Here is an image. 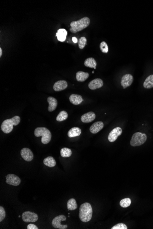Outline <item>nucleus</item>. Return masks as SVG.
Listing matches in <instances>:
<instances>
[{"mask_svg":"<svg viewBox=\"0 0 153 229\" xmlns=\"http://www.w3.org/2000/svg\"><path fill=\"white\" fill-rule=\"evenodd\" d=\"M95 114L93 112H90L82 116L81 120L83 123H90L93 121L95 119Z\"/></svg>","mask_w":153,"mask_h":229,"instance_id":"f8f14e48","label":"nucleus"},{"mask_svg":"<svg viewBox=\"0 0 153 229\" xmlns=\"http://www.w3.org/2000/svg\"><path fill=\"white\" fill-rule=\"evenodd\" d=\"M133 81V76L130 74H127L122 77L121 81V85L123 88L126 89L131 85Z\"/></svg>","mask_w":153,"mask_h":229,"instance_id":"1a4fd4ad","label":"nucleus"},{"mask_svg":"<svg viewBox=\"0 0 153 229\" xmlns=\"http://www.w3.org/2000/svg\"><path fill=\"white\" fill-rule=\"evenodd\" d=\"M100 49L101 51L104 53H107L108 52V45L106 42L103 41L101 43L100 45Z\"/></svg>","mask_w":153,"mask_h":229,"instance_id":"c85d7f7f","label":"nucleus"},{"mask_svg":"<svg viewBox=\"0 0 153 229\" xmlns=\"http://www.w3.org/2000/svg\"><path fill=\"white\" fill-rule=\"evenodd\" d=\"M43 163L45 166H47L50 167H54L56 165V162H55L54 158L52 157H48L45 158V159L44 160Z\"/></svg>","mask_w":153,"mask_h":229,"instance_id":"412c9836","label":"nucleus"},{"mask_svg":"<svg viewBox=\"0 0 153 229\" xmlns=\"http://www.w3.org/2000/svg\"><path fill=\"white\" fill-rule=\"evenodd\" d=\"M73 39V42H74V43H76L78 42V39H77V38H76L73 37V39Z\"/></svg>","mask_w":153,"mask_h":229,"instance_id":"473e14b6","label":"nucleus"},{"mask_svg":"<svg viewBox=\"0 0 153 229\" xmlns=\"http://www.w3.org/2000/svg\"><path fill=\"white\" fill-rule=\"evenodd\" d=\"M21 119L18 116H15L11 119L5 120L1 127V130L5 134H9L13 130V126L18 125Z\"/></svg>","mask_w":153,"mask_h":229,"instance_id":"7ed1b4c3","label":"nucleus"},{"mask_svg":"<svg viewBox=\"0 0 153 229\" xmlns=\"http://www.w3.org/2000/svg\"><path fill=\"white\" fill-rule=\"evenodd\" d=\"M2 54V50L1 48H0V57H1Z\"/></svg>","mask_w":153,"mask_h":229,"instance_id":"72a5a7b5","label":"nucleus"},{"mask_svg":"<svg viewBox=\"0 0 153 229\" xmlns=\"http://www.w3.org/2000/svg\"><path fill=\"white\" fill-rule=\"evenodd\" d=\"M69 100L71 103L75 105H78L81 104L83 101L81 96L77 94H72L70 96Z\"/></svg>","mask_w":153,"mask_h":229,"instance_id":"f3484780","label":"nucleus"},{"mask_svg":"<svg viewBox=\"0 0 153 229\" xmlns=\"http://www.w3.org/2000/svg\"><path fill=\"white\" fill-rule=\"evenodd\" d=\"M68 118V114L65 111H62L57 116L56 120L58 121L62 122Z\"/></svg>","mask_w":153,"mask_h":229,"instance_id":"393cba45","label":"nucleus"},{"mask_svg":"<svg viewBox=\"0 0 153 229\" xmlns=\"http://www.w3.org/2000/svg\"><path fill=\"white\" fill-rule=\"evenodd\" d=\"M147 140V136L144 133L137 132L134 133L130 141V145L132 146H141L145 143Z\"/></svg>","mask_w":153,"mask_h":229,"instance_id":"39448f33","label":"nucleus"},{"mask_svg":"<svg viewBox=\"0 0 153 229\" xmlns=\"http://www.w3.org/2000/svg\"><path fill=\"white\" fill-rule=\"evenodd\" d=\"M6 217V212L4 208L2 206L0 207V222H1Z\"/></svg>","mask_w":153,"mask_h":229,"instance_id":"7c9ffc66","label":"nucleus"},{"mask_svg":"<svg viewBox=\"0 0 153 229\" xmlns=\"http://www.w3.org/2000/svg\"><path fill=\"white\" fill-rule=\"evenodd\" d=\"M81 134V130L79 127H73L68 132V135L70 138L79 136Z\"/></svg>","mask_w":153,"mask_h":229,"instance_id":"6ab92c4d","label":"nucleus"},{"mask_svg":"<svg viewBox=\"0 0 153 229\" xmlns=\"http://www.w3.org/2000/svg\"><path fill=\"white\" fill-rule=\"evenodd\" d=\"M111 229H127L128 227L123 223H119L111 228Z\"/></svg>","mask_w":153,"mask_h":229,"instance_id":"c756f323","label":"nucleus"},{"mask_svg":"<svg viewBox=\"0 0 153 229\" xmlns=\"http://www.w3.org/2000/svg\"><path fill=\"white\" fill-rule=\"evenodd\" d=\"M103 86V81L101 79L96 78L89 83V88L91 90L100 88Z\"/></svg>","mask_w":153,"mask_h":229,"instance_id":"ddd939ff","label":"nucleus"},{"mask_svg":"<svg viewBox=\"0 0 153 229\" xmlns=\"http://www.w3.org/2000/svg\"><path fill=\"white\" fill-rule=\"evenodd\" d=\"M144 87L145 88L150 89L153 88V75L147 77L144 83Z\"/></svg>","mask_w":153,"mask_h":229,"instance_id":"4be33fe9","label":"nucleus"},{"mask_svg":"<svg viewBox=\"0 0 153 229\" xmlns=\"http://www.w3.org/2000/svg\"><path fill=\"white\" fill-rule=\"evenodd\" d=\"M7 183L10 185L17 186L20 184L21 180L19 177L13 174H8L6 176Z\"/></svg>","mask_w":153,"mask_h":229,"instance_id":"6e6552de","label":"nucleus"},{"mask_svg":"<svg viewBox=\"0 0 153 229\" xmlns=\"http://www.w3.org/2000/svg\"><path fill=\"white\" fill-rule=\"evenodd\" d=\"M22 218L23 221L26 223L35 222L38 220V216L37 215L30 211L23 212L22 215Z\"/></svg>","mask_w":153,"mask_h":229,"instance_id":"0eeeda50","label":"nucleus"},{"mask_svg":"<svg viewBox=\"0 0 153 229\" xmlns=\"http://www.w3.org/2000/svg\"><path fill=\"white\" fill-rule=\"evenodd\" d=\"M68 86V83L66 80H59L54 85L53 89L56 91H61L67 88Z\"/></svg>","mask_w":153,"mask_h":229,"instance_id":"4468645a","label":"nucleus"},{"mask_svg":"<svg viewBox=\"0 0 153 229\" xmlns=\"http://www.w3.org/2000/svg\"><path fill=\"white\" fill-rule=\"evenodd\" d=\"M66 220V217L64 215H60L54 218L52 221V225L56 229H66L68 228L66 225L61 224L60 222Z\"/></svg>","mask_w":153,"mask_h":229,"instance_id":"423d86ee","label":"nucleus"},{"mask_svg":"<svg viewBox=\"0 0 153 229\" xmlns=\"http://www.w3.org/2000/svg\"><path fill=\"white\" fill-rule=\"evenodd\" d=\"M93 210L91 205L89 203H85L81 205L79 208V217L83 222H89L91 219Z\"/></svg>","mask_w":153,"mask_h":229,"instance_id":"f03ea898","label":"nucleus"},{"mask_svg":"<svg viewBox=\"0 0 153 229\" xmlns=\"http://www.w3.org/2000/svg\"><path fill=\"white\" fill-rule=\"evenodd\" d=\"M122 129L120 127H117L112 130L109 133L108 139L109 141L113 142L117 140L118 137L122 134Z\"/></svg>","mask_w":153,"mask_h":229,"instance_id":"9d476101","label":"nucleus"},{"mask_svg":"<svg viewBox=\"0 0 153 229\" xmlns=\"http://www.w3.org/2000/svg\"><path fill=\"white\" fill-rule=\"evenodd\" d=\"M34 136L37 137L42 136V142L43 144L49 143L52 139L50 131L45 127H38L34 132Z\"/></svg>","mask_w":153,"mask_h":229,"instance_id":"20e7f679","label":"nucleus"},{"mask_svg":"<svg viewBox=\"0 0 153 229\" xmlns=\"http://www.w3.org/2000/svg\"><path fill=\"white\" fill-rule=\"evenodd\" d=\"M28 229H38L37 226H36L35 225L32 224H30L28 225L27 226Z\"/></svg>","mask_w":153,"mask_h":229,"instance_id":"2f4dec72","label":"nucleus"},{"mask_svg":"<svg viewBox=\"0 0 153 229\" xmlns=\"http://www.w3.org/2000/svg\"><path fill=\"white\" fill-rule=\"evenodd\" d=\"M67 35V32L65 29H60L57 33L58 40L60 41L63 42L65 41Z\"/></svg>","mask_w":153,"mask_h":229,"instance_id":"5701e85b","label":"nucleus"},{"mask_svg":"<svg viewBox=\"0 0 153 229\" xmlns=\"http://www.w3.org/2000/svg\"><path fill=\"white\" fill-rule=\"evenodd\" d=\"M104 126V124L102 122H95L90 127V131L92 134H96L103 129Z\"/></svg>","mask_w":153,"mask_h":229,"instance_id":"2eb2a0df","label":"nucleus"},{"mask_svg":"<svg viewBox=\"0 0 153 229\" xmlns=\"http://www.w3.org/2000/svg\"><path fill=\"white\" fill-rule=\"evenodd\" d=\"M47 101L49 104L48 108L49 111L51 112L54 111L58 106V103L57 100L53 97L49 96L48 98Z\"/></svg>","mask_w":153,"mask_h":229,"instance_id":"dca6fc26","label":"nucleus"},{"mask_svg":"<svg viewBox=\"0 0 153 229\" xmlns=\"http://www.w3.org/2000/svg\"><path fill=\"white\" fill-rule=\"evenodd\" d=\"M84 64L85 67L95 69L97 65V62L95 59L90 57L86 59L85 62H84Z\"/></svg>","mask_w":153,"mask_h":229,"instance_id":"aec40b11","label":"nucleus"},{"mask_svg":"<svg viewBox=\"0 0 153 229\" xmlns=\"http://www.w3.org/2000/svg\"><path fill=\"white\" fill-rule=\"evenodd\" d=\"M89 74L82 71L77 72L76 75V80L79 82H83L89 78Z\"/></svg>","mask_w":153,"mask_h":229,"instance_id":"a211bd4d","label":"nucleus"},{"mask_svg":"<svg viewBox=\"0 0 153 229\" xmlns=\"http://www.w3.org/2000/svg\"><path fill=\"white\" fill-rule=\"evenodd\" d=\"M78 208V205L76 204L75 199H71L67 203V208L69 210H74Z\"/></svg>","mask_w":153,"mask_h":229,"instance_id":"b1692460","label":"nucleus"},{"mask_svg":"<svg viewBox=\"0 0 153 229\" xmlns=\"http://www.w3.org/2000/svg\"><path fill=\"white\" fill-rule=\"evenodd\" d=\"M90 21L88 17H83L76 21L71 22L70 31L72 33H76L84 30L90 25Z\"/></svg>","mask_w":153,"mask_h":229,"instance_id":"f257e3e1","label":"nucleus"},{"mask_svg":"<svg viewBox=\"0 0 153 229\" xmlns=\"http://www.w3.org/2000/svg\"><path fill=\"white\" fill-rule=\"evenodd\" d=\"M60 153L63 157H69L72 155V152L70 149L63 148L60 150Z\"/></svg>","mask_w":153,"mask_h":229,"instance_id":"a878e982","label":"nucleus"},{"mask_svg":"<svg viewBox=\"0 0 153 229\" xmlns=\"http://www.w3.org/2000/svg\"><path fill=\"white\" fill-rule=\"evenodd\" d=\"M79 47L80 49H83L87 43V39L85 37H82L79 39Z\"/></svg>","mask_w":153,"mask_h":229,"instance_id":"cd10ccee","label":"nucleus"},{"mask_svg":"<svg viewBox=\"0 0 153 229\" xmlns=\"http://www.w3.org/2000/svg\"><path fill=\"white\" fill-rule=\"evenodd\" d=\"M21 155L23 158L27 162H31L34 158L32 151L28 148H24L22 149Z\"/></svg>","mask_w":153,"mask_h":229,"instance_id":"9b49d317","label":"nucleus"},{"mask_svg":"<svg viewBox=\"0 0 153 229\" xmlns=\"http://www.w3.org/2000/svg\"><path fill=\"white\" fill-rule=\"evenodd\" d=\"M131 204V200L129 198H126L122 199L120 202V205L122 208L129 207Z\"/></svg>","mask_w":153,"mask_h":229,"instance_id":"bb28decb","label":"nucleus"}]
</instances>
